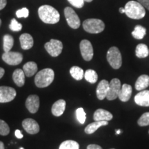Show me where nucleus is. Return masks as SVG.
<instances>
[{
    "instance_id": "f257e3e1",
    "label": "nucleus",
    "mask_w": 149,
    "mask_h": 149,
    "mask_svg": "<svg viewBox=\"0 0 149 149\" xmlns=\"http://www.w3.org/2000/svg\"><path fill=\"white\" fill-rule=\"evenodd\" d=\"M38 14L40 19L46 24H57L60 19L58 11L49 5L41 6L38 9Z\"/></svg>"
},
{
    "instance_id": "f03ea898",
    "label": "nucleus",
    "mask_w": 149,
    "mask_h": 149,
    "mask_svg": "<svg viewBox=\"0 0 149 149\" xmlns=\"http://www.w3.org/2000/svg\"><path fill=\"white\" fill-rule=\"evenodd\" d=\"M125 14L129 18L140 19L146 15L144 7L138 1H130L125 5Z\"/></svg>"
},
{
    "instance_id": "7ed1b4c3",
    "label": "nucleus",
    "mask_w": 149,
    "mask_h": 149,
    "mask_svg": "<svg viewBox=\"0 0 149 149\" xmlns=\"http://www.w3.org/2000/svg\"><path fill=\"white\" fill-rule=\"evenodd\" d=\"M54 78V70L51 68H44L36 74L35 77V84L38 88H45L51 84Z\"/></svg>"
},
{
    "instance_id": "20e7f679",
    "label": "nucleus",
    "mask_w": 149,
    "mask_h": 149,
    "mask_svg": "<svg viewBox=\"0 0 149 149\" xmlns=\"http://www.w3.org/2000/svg\"><path fill=\"white\" fill-rule=\"evenodd\" d=\"M83 28L87 33L97 34L104 31L105 24L102 20L99 19H88L83 22Z\"/></svg>"
},
{
    "instance_id": "39448f33",
    "label": "nucleus",
    "mask_w": 149,
    "mask_h": 149,
    "mask_svg": "<svg viewBox=\"0 0 149 149\" xmlns=\"http://www.w3.org/2000/svg\"><path fill=\"white\" fill-rule=\"evenodd\" d=\"M107 59L111 66L114 69H119L122 64V57L118 48L113 46L107 52Z\"/></svg>"
},
{
    "instance_id": "423d86ee",
    "label": "nucleus",
    "mask_w": 149,
    "mask_h": 149,
    "mask_svg": "<svg viewBox=\"0 0 149 149\" xmlns=\"http://www.w3.org/2000/svg\"><path fill=\"white\" fill-rule=\"evenodd\" d=\"M64 15L68 26L73 29H77L80 26V19L79 17L70 7H66L64 9Z\"/></svg>"
},
{
    "instance_id": "0eeeda50",
    "label": "nucleus",
    "mask_w": 149,
    "mask_h": 149,
    "mask_svg": "<svg viewBox=\"0 0 149 149\" xmlns=\"http://www.w3.org/2000/svg\"><path fill=\"white\" fill-rule=\"evenodd\" d=\"M44 48L50 55L55 57L59 56L62 52L63 44L61 41L53 39L50 42L46 43Z\"/></svg>"
},
{
    "instance_id": "6e6552de",
    "label": "nucleus",
    "mask_w": 149,
    "mask_h": 149,
    "mask_svg": "<svg viewBox=\"0 0 149 149\" xmlns=\"http://www.w3.org/2000/svg\"><path fill=\"white\" fill-rule=\"evenodd\" d=\"M2 59L7 64L16 66L19 64L23 60V55L17 52H4L2 55Z\"/></svg>"
},
{
    "instance_id": "1a4fd4ad",
    "label": "nucleus",
    "mask_w": 149,
    "mask_h": 149,
    "mask_svg": "<svg viewBox=\"0 0 149 149\" xmlns=\"http://www.w3.org/2000/svg\"><path fill=\"white\" fill-rule=\"evenodd\" d=\"M16 95L17 92L15 88L8 86H0V103L13 101Z\"/></svg>"
},
{
    "instance_id": "9d476101",
    "label": "nucleus",
    "mask_w": 149,
    "mask_h": 149,
    "mask_svg": "<svg viewBox=\"0 0 149 149\" xmlns=\"http://www.w3.org/2000/svg\"><path fill=\"white\" fill-rule=\"evenodd\" d=\"M80 52L85 61H91L93 57V48L90 41L83 40L79 44Z\"/></svg>"
},
{
    "instance_id": "9b49d317",
    "label": "nucleus",
    "mask_w": 149,
    "mask_h": 149,
    "mask_svg": "<svg viewBox=\"0 0 149 149\" xmlns=\"http://www.w3.org/2000/svg\"><path fill=\"white\" fill-rule=\"evenodd\" d=\"M121 89V82L120 79L117 78H114L109 83V92L107 95V98L108 100H115L118 97L119 93H120Z\"/></svg>"
},
{
    "instance_id": "f8f14e48",
    "label": "nucleus",
    "mask_w": 149,
    "mask_h": 149,
    "mask_svg": "<svg viewBox=\"0 0 149 149\" xmlns=\"http://www.w3.org/2000/svg\"><path fill=\"white\" fill-rule=\"evenodd\" d=\"M22 126L28 133L35 135L40 131V126L38 123L33 119L27 118L22 122Z\"/></svg>"
},
{
    "instance_id": "ddd939ff",
    "label": "nucleus",
    "mask_w": 149,
    "mask_h": 149,
    "mask_svg": "<svg viewBox=\"0 0 149 149\" xmlns=\"http://www.w3.org/2000/svg\"><path fill=\"white\" fill-rule=\"evenodd\" d=\"M26 107L31 113L37 112L40 108V97L36 95H31L28 97L26 101Z\"/></svg>"
},
{
    "instance_id": "4468645a",
    "label": "nucleus",
    "mask_w": 149,
    "mask_h": 149,
    "mask_svg": "<svg viewBox=\"0 0 149 149\" xmlns=\"http://www.w3.org/2000/svg\"><path fill=\"white\" fill-rule=\"evenodd\" d=\"M109 82L107 80L103 79L99 83L97 87L96 94L97 97L100 100H103L104 98L107 97V95L109 92Z\"/></svg>"
},
{
    "instance_id": "2eb2a0df",
    "label": "nucleus",
    "mask_w": 149,
    "mask_h": 149,
    "mask_svg": "<svg viewBox=\"0 0 149 149\" xmlns=\"http://www.w3.org/2000/svg\"><path fill=\"white\" fill-rule=\"evenodd\" d=\"M135 102L141 107H149V91H141L135 96Z\"/></svg>"
},
{
    "instance_id": "dca6fc26",
    "label": "nucleus",
    "mask_w": 149,
    "mask_h": 149,
    "mask_svg": "<svg viewBox=\"0 0 149 149\" xmlns=\"http://www.w3.org/2000/svg\"><path fill=\"white\" fill-rule=\"evenodd\" d=\"M66 101L64 100H59L53 104L51 111L54 116L59 117L64 113L66 109Z\"/></svg>"
},
{
    "instance_id": "f3484780",
    "label": "nucleus",
    "mask_w": 149,
    "mask_h": 149,
    "mask_svg": "<svg viewBox=\"0 0 149 149\" xmlns=\"http://www.w3.org/2000/svg\"><path fill=\"white\" fill-rule=\"evenodd\" d=\"M132 86L127 84H124L122 85V88L119 93L118 97L122 102H126L130 100L132 95Z\"/></svg>"
},
{
    "instance_id": "a211bd4d",
    "label": "nucleus",
    "mask_w": 149,
    "mask_h": 149,
    "mask_svg": "<svg viewBox=\"0 0 149 149\" xmlns=\"http://www.w3.org/2000/svg\"><path fill=\"white\" fill-rule=\"evenodd\" d=\"M93 119L95 121H109L113 119V115L109 111L104 109H97L94 113Z\"/></svg>"
},
{
    "instance_id": "6ab92c4d",
    "label": "nucleus",
    "mask_w": 149,
    "mask_h": 149,
    "mask_svg": "<svg viewBox=\"0 0 149 149\" xmlns=\"http://www.w3.org/2000/svg\"><path fill=\"white\" fill-rule=\"evenodd\" d=\"M21 47L24 50H29L33 46L34 41L33 37L29 33H24L19 37Z\"/></svg>"
},
{
    "instance_id": "aec40b11",
    "label": "nucleus",
    "mask_w": 149,
    "mask_h": 149,
    "mask_svg": "<svg viewBox=\"0 0 149 149\" xmlns=\"http://www.w3.org/2000/svg\"><path fill=\"white\" fill-rule=\"evenodd\" d=\"M108 124H109L108 121H95L94 122L91 123L85 128L84 131L86 134L91 135V134L94 133L101 126H107Z\"/></svg>"
},
{
    "instance_id": "412c9836",
    "label": "nucleus",
    "mask_w": 149,
    "mask_h": 149,
    "mask_svg": "<svg viewBox=\"0 0 149 149\" xmlns=\"http://www.w3.org/2000/svg\"><path fill=\"white\" fill-rule=\"evenodd\" d=\"M25 74L23 70L16 69L13 74V79L15 84L19 87L23 86L25 84Z\"/></svg>"
},
{
    "instance_id": "4be33fe9",
    "label": "nucleus",
    "mask_w": 149,
    "mask_h": 149,
    "mask_svg": "<svg viewBox=\"0 0 149 149\" xmlns=\"http://www.w3.org/2000/svg\"><path fill=\"white\" fill-rule=\"evenodd\" d=\"M149 86V76L142 74L137 78L135 82V89L137 91H142Z\"/></svg>"
},
{
    "instance_id": "5701e85b",
    "label": "nucleus",
    "mask_w": 149,
    "mask_h": 149,
    "mask_svg": "<svg viewBox=\"0 0 149 149\" xmlns=\"http://www.w3.org/2000/svg\"><path fill=\"white\" fill-rule=\"evenodd\" d=\"M23 70L26 77H32L37 71V65L34 61H29L24 65Z\"/></svg>"
},
{
    "instance_id": "b1692460",
    "label": "nucleus",
    "mask_w": 149,
    "mask_h": 149,
    "mask_svg": "<svg viewBox=\"0 0 149 149\" xmlns=\"http://www.w3.org/2000/svg\"><path fill=\"white\" fill-rule=\"evenodd\" d=\"M135 55L138 58H145L149 55V50L146 44H139L135 49Z\"/></svg>"
},
{
    "instance_id": "393cba45",
    "label": "nucleus",
    "mask_w": 149,
    "mask_h": 149,
    "mask_svg": "<svg viewBox=\"0 0 149 149\" xmlns=\"http://www.w3.org/2000/svg\"><path fill=\"white\" fill-rule=\"evenodd\" d=\"M14 44V39L10 35H5L3 39V48L4 52L10 51Z\"/></svg>"
},
{
    "instance_id": "a878e982",
    "label": "nucleus",
    "mask_w": 149,
    "mask_h": 149,
    "mask_svg": "<svg viewBox=\"0 0 149 149\" xmlns=\"http://www.w3.org/2000/svg\"><path fill=\"white\" fill-rule=\"evenodd\" d=\"M146 33V29L142 26L137 25L135 27V29L132 32V35L135 39L137 40H141L145 37Z\"/></svg>"
},
{
    "instance_id": "bb28decb",
    "label": "nucleus",
    "mask_w": 149,
    "mask_h": 149,
    "mask_svg": "<svg viewBox=\"0 0 149 149\" xmlns=\"http://www.w3.org/2000/svg\"><path fill=\"white\" fill-rule=\"evenodd\" d=\"M71 76L76 80H81L84 76V72L82 68L79 66H72L70 70Z\"/></svg>"
},
{
    "instance_id": "cd10ccee",
    "label": "nucleus",
    "mask_w": 149,
    "mask_h": 149,
    "mask_svg": "<svg viewBox=\"0 0 149 149\" xmlns=\"http://www.w3.org/2000/svg\"><path fill=\"white\" fill-rule=\"evenodd\" d=\"M85 79L91 84H95L98 79V75L95 70L88 69L84 73Z\"/></svg>"
},
{
    "instance_id": "c85d7f7f",
    "label": "nucleus",
    "mask_w": 149,
    "mask_h": 149,
    "mask_svg": "<svg viewBox=\"0 0 149 149\" xmlns=\"http://www.w3.org/2000/svg\"><path fill=\"white\" fill-rule=\"evenodd\" d=\"M79 145L77 141L73 140H66L63 141L59 146V149H79Z\"/></svg>"
},
{
    "instance_id": "c756f323",
    "label": "nucleus",
    "mask_w": 149,
    "mask_h": 149,
    "mask_svg": "<svg viewBox=\"0 0 149 149\" xmlns=\"http://www.w3.org/2000/svg\"><path fill=\"white\" fill-rule=\"evenodd\" d=\"M76 116H77V120L79 121L80 124H84L86 119V113L83 108H79V109H77V111H76Z\"/></svg>"
},
{
    "instance_id": "7c9ffc66",
    "label": "nucleus",
    "mask_w": 149,
    "mask_h": 149,
    "mask_svg": "<svg viewBox=\"0 0 149 149\" xmlns=\"http://www.w3.org/2000/svg\"><path fill=\"white\" fill-rule=\"evenodd\" d=\"M137 124L140 126H146L149 125V112L145 113L137 121Z\"/></svg>"
},
{
    "instance_id": "2f4dec72",
    "label": "nucleus",
    "mask_w": 149,
    "mask_h": 149,
    "mask_svg": "<svg viewBox=\"0 0 149 149\" xmlns=\"http://www.w3.org/2000/svg\"><path fill=\"white\" fill-rule=\"evenodd\" d=\"M10 133V128L7 123L4 121L0 120V135L6 136Z\"/></svg>"
},
{
    "instance_id": "473e14b6",
    "label": "nucleus",
    "mask_w": 149,
    "mask_h": 149,
    "mask_svg": "<svg viewBox=\"0 0 149 149\" xmlns=\"http://www.w3.org/2000/svg\"><path fill=\"white\" fill-rule=\"evenodd\" d=\"M9 28L11 31H15V32H18L22 29V24L19 23L15 19H13L10 22V24L9 26Z\"/></svg>"
},
{
    "instance_id": "72a5a7b5",
    "label": "nucleus",
    "mask_w": 149,
    "mask_h": 149,
    "mask_svg": "<svg viewBox=\"0 0 149 149\" xmlns=\"http://www.w3.org/2000/svg\"><path fill=\"white\" fill-rule=\"evenodd\" d=\"M29 15V10L27 8H23L22 9H19L16 12V15L18 18L24 17L27 18Z\"/></svg>"
},
{
    "instance_id": "f704fd0d",
    "label": "nucleus",
    "mask_w": 149,
    "mask_h": 149,
    "mask_svg": "<svg viewBox=\"0 0 149 149\" xmlns=\"http://www.w3.org/2000/svg\"><path fill=\"white\" fill-rule=\"evenodd\" d=\"M68 1L72 6L77 8H82L84 4V0H68Z\"/></svg>"
},
{
    "instance_id": "c9c22d12",
    "label": "nucleus",
    "mask_w": 149,
    "mask_h": 149,
    "mask_svg": "<svg viewBox=\"0 0 149 149\" xmlns=\"http://www.w3.org/2000/svg\"><path fill=\"white\" fill-rule=\"evenodd\" d=\"M137 1L149 10V0H137Z\"/></svg>"
},
{
    "instance_id": "e433bc0d",
    "label": "nucleus",
    "mask_w": 149,
    "mask_h": 149,
    "mask_svg": "<svg viewBox=\"0 0 149 149\" xmlns=\"http://www.w3.org/2000/svg\"><path fill=\"white\" fill-rule=\"evenodd\" d=\"M15 135L17 139H22L23 138V134H22V133L21 132V130H16L15 132Z\"/></svg>"
},
{
    "instance_id": "4c0bfd02",
    "label": "nucleus",
    "mask_w": 149,
    "mask_h": 149,
    "mask_svg": "<svg viewBox=\"0 0 149 149\" xmlns=\"http://www.w3.org/2000/svg\"><path fill=\"white\" fill-rule=\"evenodd\" d=\"M87 149H102V148L99 145L90 144L87 146Z\"/></svg>"
},
{
    "instance_id": "58836bf2",
    "label": "nucleus",
    "mask_w": 149,
    "mask_h": 149,
    "mask_svg": "<svg viewBox=\"0 0 149 149\" xmlns=\"http://www.w3.org/2000/svg\"><path fill=\"white\" fill-rule=\"evenodd\" d=\"M6 0H0V10L5 8V6H6Z\"/></svg>"
},
{
    "instance_id": "ea45409f",
    "label": "nucleus",
    "mask_w": 149,
    "mask_h": 149,
    "mask_svg": "<svg viewBox=\"0 0 149 149\" xmlns=\"http://www.w3.org/2000/svg\"><path fill=\"white\" fill-rule=\"evenodd\" d=\"M4 73H5L4 69H3V68H1V67H0V79L3 77Z\"/></svg>"
},
{
    "instance_id": "a19ab883",
    "label": "nucleus",
    "mask_w": 149,
    "mask_h": 149,
    "mask_svg": "<svg viewBox=\"0 0 149 149\" xmlns=\"http://www.w3.org/2000/svg\"><path fill=\"white\" fill-rule=\"evenodd\" d=\"M0 149H5L4 144H3V143L1 141H0Z\"/></svg>"
},
{
    "instance_id": "79ce46f5",
    "label": "nucleus",
    "mask_w": 149,
    "mask_h": 149,
    "mask_svg": "<svg viewBox=\"0 0 149 149\" xmlns=\"http://www.w3.org/2000/svg\"><path fill=\"white\" fill-rule=\"evenodd\" d=\"M120 13H125V8H120Z\"/></svg>"
},
{
    "instance_id": "37998d69",
    "label": "nucleus",
    "mask_w": 149,
    "mask_h": 149,
    "mask_svg": "<svg viewBox=\"0 0 149 149\" xmlns=\"http://www.w3.org/2000/svg\"><path fill=\"white\" fill-rule=\"evenodd\" d=\"M115 132H116L117 135H120L121 133H122V130L120 129H117V130H115Z\"/></svg>"
},
{
    "instance_id": "c03bdc74",
    "label": "nucleus",
    "mask_w": 149,
    "mask_h": 149,
    "mask_svg": "<svg viewBox=\"0 0 149 149\" xmlns=\"http://www.w3.org/2000/svg\"><path fill=\"white\" fill-rule=\"evenodd\" d=\"M93 0H84V1H86V2H91Z\"/></svg>"
},
{
    "instance_id": "a18cd8bd",
    "label": "nucleus",
    "mask_w": 149,
    "mask_h": 149,
    "mask_svg": "<svg viewBox=\"0 0 149 149\" xmlns=\"http://www.w3.org/2000/svg\"><path fill=\"white\" fill-rule=\"evenodd\" d=\"M1 20L0 19V26H1Z\"/></svg>"
},
{
    "instance_id": "49530a36",
    "label": "nucleus",
    "mask_w": 149,
    "mask_h": 149,
    "mask_svg": "<svg viewBox=\"0 0 149 149\" xmlns=\"http://www.w3.org/2000/svg\"><path fill=\"white\" fill-rule=\"evenodd\" d=\"M19 149H24V148H22H22H20Z\"/></svg>"
},
{
    "instance_id": "de8ad7c7",
    "label": "nucleus",
    "mask_w": 149,
    "mask_h": 149,
    "mask_svg": "<svg viewBox=\"0 0 149 149\" xmlns=\"http://www.w3.org/2000/svg\"><path fill=\"white\" fill-rule=\"evenodd\" d=\"M111 149H115V148H111Z\"/></svg>"
}]
</instances>
